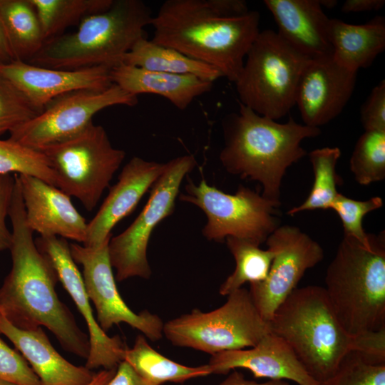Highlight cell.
<instances>
[{
	"instance_id": "cell-1",
	"label": "cell",
	"mask_w": 385,
	"mask_h": 385,
	"mask_svg": "<svg viewBox=\"0 0 385 385\" xmlns=\"http://www.w3.org/2000/svg\"><path fill=\"white\" fill-rule=\"evenodd\" d=\"M14 178L9 212L12 227L9 249L11 269L0 287V313L21 329L47 328L65 351L86 359L90 352L89 337L58 297L57 274L36 245L34 232L26 220L19 175L15 174Z\"/></svg>"
},
{
	"instance_id": "cell-2",
	"label": "cell",
	"mask_w": 385,
	"mask_h": 385,
	"mask_svg": "<svg viewBox=\"0 0 385 385\" xmlns=\"http://www.w3.org/2000/svg\"><path fill=\"white\" fill-rule=\"evenodd\" d=\"M260 14L219 12L211 0H166L153 16L151 41L217 68L235 82L258 34Z\"/></svg>"
},
{
	"instance_id": "cell-3",
	"label": "cell",
	"mask_w": 385,
	"mask_h": 385,
	"mask_svg": "<svg viewBox=\"0 0 385 385\" xmlns=\"http://www.w3.org/2000/svg\"><path fill=\"white\" fill-rule=\"evenodd\" d=\"M225 146L220 159L226 170L259 182L262 195L280 205V188L287 168L307 155L302 141L321 133L289 118L285 123L257 114L239 103L223 123Z\"/></svg>"
},
{
	"instance_id": "cell-4",
	"label": "cell",
	"mask_w": 385,
	"mask_h": 385,
	"mask_svg": "<svg viewBox=\"0 0 385 385\" xmlns=\"http://www.w3.org/2000/svg\"><path fill=\"white\" fill-rule=\"evenodd\" d=\"M152 17L150 9L141 0H114L106 11L83 19L75 32L45 42L25 62L62 70L113 67L145 37V27L150 25Z\"/></svg>"
},
{
	"instance_id": "cell-5",
	"label": "cell",
	"mask_w": 385,
	"mask_h": 385,
	"mask_svg": "<svg viewBox=\"0 0 385 385\" xmlns=\"http://www.w3.org/2000/svg\"><path fill=\"white\" fill-rule=\"evenodd\" d=\"M327 298L346 332L355 336L385 328V236L369 246L344 237L327 270Z\"/></svg>"
},
{
	"instance_id": "cell-6",
	"label": "cell",
	"mask_w": 385,
	"mask_h": 385,
	"mask_svg": "<svg viewBox=\"0 0 385 385\" xmlns=\"http://www.w3.org/2000/svg\"><path fill=\"white\" fill-rule=\"evenodd\" d=\"M270 332L284 340L320 385L354 351V337L343 328L322 287L296 288L277 307Z\"/></svg>"
},
{
	"instance_id": "cell-7",
	"label": "cell",
	"mask_w": 385,
	"mask_h": 385,
	"mask_svg": "<svg viewBox=\"0 0 385 385\" xmlns=\"http://www.w3.org/2000/svg\"><path fill=\"white\" fill-rule=\"evenodd\" d=\"M311 60L276 31H260L235 83L239 103L274 120L295 106L301 76Z\"/></svg>"
},
{
	"instance_id": "cell-8",
	"label": "cell",
	"mask_w": 385,
	"mask_h": 385,
	"mask_svg": "<svg viewBox=\"0 0 385 385\" xmlns=\"http://www.w3.org/2000/svg\"><path fill=\"white\" fill-rule=\"evenodd\" d=\"M270 332L269 322L243 287L228 294L221 307L207 312L195 309L168 320L163 329V336L174 346L211 355L252 347Z\"/></svg>"
},
{
	"instance_id": "cell-9",
	"label": "cell",
	"mask_w": 385,
	"mask_h": 385,
	"mask_svg": "<svg viewBox=\"0 0 385 385\" xmlns=\"http://www.w3.org/2000/svg\"><path fill=\"white\" fill-rule=\"evenodd\" d=\"M40 150L54 171L56 187L88 211L96 206L125 156L112 146L103 127L93 123L73 138Z\"/></svg>"
},
{
	"instance_id": "cell-10",
	"label": "cell",
	"mask_w": 385,
	"mask_h": 385,
	"mask_svg": "<svg viewBox=\"0 0 385 385\" xmlns=\"http://www.w3.org/2000/svg\"><path fill=\"white\" fill-rule=\"evenodd\" d=\"M180 200L200 207L207 222L202 229L209 240L223 242L227 237L260 246L279 227L277 203L240 185L234 195L209 185L205 180L195 184L190 179Z\"/></svg>"
},
{
	"instance_id": "cell-11",
	"label": "cell",
	"mask_w": 385,
	"mask_h": 385,
	"mask_svg": "<svg viewBox=\"0 0 385 385\" xmlns=\"http://www.w3.org/2000/svg\"><path fill=\"white\" fill-rule=\"evenodd\" d=\"M195 165V158L188 155L166 163L164 171L150 188L148 200L139 215L125 230L111 238L108 256L118 282L133 277L150 278L151 269L147 249L152 232L174 211L180 185Z\"/></svg>"
},
{
	"instance_id": "cell-12",
	"label": "cell",
	"mask_w": 385,
	"mask_h": 385,
	"mask_svg": "<svg viewBox=\"0 0 385 385\" xmlns=\"http://www.w3.org/2000/svg\"><path fill=\"white\" fill-rule=\"evenodd\" d=\"M137 103L138 96L115 83L102 91L68 92L53 99L40 114L10 132L9 138L40 150L76 136L93 123L96 113L106 108Z\"/></svg>"
},
{
	"instance_id": "cell-13",
	"label": "cell",
	"mask_w": 385,
	"mask_h": 385,
	"mask_svg": "<svg viewBox=\"0 0 385 385\" xmlns=\"http://www.w3.org/2000/svg\"><path fill=\"white\" fill-rule=\"evenodd\" d=\"M274 257L267 278L252 284L250 293L262 318L270 322L277 307L297 288L309 269L324 257L321 245L299 228L279 226L266 240Z\"/></svg>"
},
{
	"instance_id": "cell-14",
	"label": "cell",
	"mask_w": 385,
	"mask_h": 385,
	"mask_svg": "<svg viewBox=\"0 0 385 385\" xmlns=\"http://www.w3.org/2000/svg\"><path fill=\"white\" fill-rule=\"evenodd\" d=\"M110 240L96 247L69 244L73 260L83 267L85 289L95 306L97 322L105 332L114 325L125 323L152 342H157L163 336L164 323L159 316L148 310L133 312L122 299L109 260Z\"/></svg>"
},
{
	"instance_id": "cell-15",
	"label": "cell",
	"mask_w": 385,
	"mask_h": 385,
	"mask_svg": "<svg viewBox=\"0 0 385 385\" xmlns=\"http://www.w3.org/2000/svg\"><path fill=\"white\" fill-rule=\"evenodd\" d=\"M38 249L52 264L60 281L83 317L88 331L90 352L85 366L90 370L102 367L116 369L124 360L128 349L119 335L108 336L99 326L93 313L82 274L73 260L66 239L55 235L35 240Z\"/></svg>"
},
{
	"instance_id": "cell-16",
	"label": "cell",
	"mask_w": 385,
	"mask_h": 385,
	"mask_svg": "<svg viewBox=\"0 0 385 385\" xmlns=\"http://www.w3.org/2000/svg\"><path fill=\"white\" fill-rule=\"evenodd\" d=\"M356 73L333 57L311 60L301 76L295 99L303 124L319 128L339 115L354 92Z\"/></svg>"
},
{
	"instance_id": "cell-17",
	"label": "cell",
	"mask_w": 385,
	"mask_h": 385,
	"mask_svg": "<svg viewBox=\"0 0 385 385\" xmlns=\"http://www.w3.org/2000/svg\"><path fill=\"white\" fill-rule=\"evenodd\" d=\"M111 68L96 66L62 70L14 61L0 63V73L13 83L30 103L42 112L50 101L64 93L82 89H107L113 84Z\"/></svg>"
},
{
	"instance_id": "cell-18",
	"label": "cell",
	"mask_w": 385,
	"mask_h": 385,
	"mask_svg": "<svg viewBox=\"0 0 385 385\" xmlns=\"http://www.w3.org/2000/svg\"><path fill=\"white\" fill-rule=\"evenodd\" d=\"M211 373L227 374L245 369L255 378L292 381L297 385H320L305 370L288 344L271 332L254 346L211 355Z\"/></svg>"
},
{
	"instance_id": "cell-19",
	"label": "cell",
	"mask_w": 385,
	"mask_h": 385,
	"mask_svg": "<svg viewBox=\"0 0 385 385\" xmlns=\"http://www.w3.org/2000/svg\"><path fill=\"white\" fill-rule=\"evenodd\" d=\"M26 220L41 236L55 235L85 242L87 223L71 197L38 178L19 175Z\"/></svg>"
},
{
	"instance_id": "cell-20",
	"label": "cell",
	"mask_w": 385,
	"mask_h": 385,
	"mask_svg": "<svg viewBox=\"0 0 385 385\" xmlns=\"http://www.w3.org/2000/svg\"><path fill=\"white\" fill-rule=\"evenodd\" d=\"M166 163L147 161L133 157L123 167L118 182L110 188L95 217L87 225L83 245L96 247L111 238L115 225L136 207L145 193L152 188L165 168Z\"/></svg>"
},
{
	"instance_id": "cell-21",
	"label": "cell",
	"mask_w": 385,
	"mask_h": 385,
	"mask_svg": "<svg viewBox=\"0 0 385 385\" xmlns=\"http://www.w3.org/2000/svg\"><path fill=\"white\" fill-rule=\"evenodd\" d=\"M277 25L278 35L309 60L333 57L330 19L318 0H265Z\"/></svg>"
},
{
	"instance_id": "cell-22",
	"label": "cell",
	"mask_w": 385,
	"mask_h": 385,
	"mask_svg": "<svg viewBox=\"0 0 385 385\" xmlns=\"http://www.w3.org/2000/svg\"><path fill=\"white\" fill-rule=\"evenodd\" d=\"M0 334L20 351L41 385H88L95 373L63 357L52 346L42 327L24 330L14 326L0 313Z\"/></svg>"
},
{
	"instance_id": "cell-23",
	"label": "cell",
	"mask_w": 385,
	"mask_h": 385,
	"mask_svg": "<svg viewBox=\"0 0 385 385\" xmlns=\"http://www.w3.org/2000/svg\"><path fill=\"white\" fill-rule=\"evenodd\" d=\"M110 76L113 83L130 94L158 95L180 110H185L197 96L209 92L213 83L195 76L149 71L122 63L111 68Z\"/></svg>"
},
{
	"instance_id": "cell-24",
	"label": "cell",
	"mask_w": 385,
	"mask_h": 385,
	"mask_svg": "<svg viewBox=\"0 0 385 385\" xmlns=\"http://www.w3.org/2000/svg\"><path fill=\"white\" fill-rule=\"evenodd\" d=\"M329 36L333 59L340 66L357 72L359 68L369 66L384 50V19L377 16L365 24H351L330 19Z\"/></svg>"
},
{
	"instance_id": "cell-25",
	"label": "cell",
	"mask_w": 385,
	"mask_h": 385,
	"mask_svg": "<svg viewBox=\"0 0 385 385\" xmlns=\"http://www.w3.org/2000/svg\"><path fill=\"white\" fill-rule=\"evenodd\" d=\"M120 63L149 71L195 76L212 83L223 77L217 68L191 58L177 50L155 43L145 37L138 40L122 56Z\"/></svg>"
},
{
	"instance_id": "cell-26",
	"label": "cell",
	"mask_w": 385,
	"mask_h": 385,
	"mask_svg": "<svg viewBox=\"0 0 385 385\" xmlns=\"http://www.w3.org/2000/svg\"><path fill=\"white\" fill-rule=\"evenodd\" d=\"M124 360L149 385L183 383L212 374L208 364L188 366L162 355L149 344L143 334L138 335L133 346L127 349Z\"/></svg>"
},
{
	"instance_id": "cell-27",
	"label": "cell",
	"mask_w": 385,
	"mask_h": 385,
	"mask_svg": "<svg viewBox=\"0 0 385 385\" xmlns=\"http://www.w3.org/2000/svg\"><path fill=\"white\" fill-rule=\"evenodd\" d=\"M0 19L16 61H28L45 43L30 0H0Z\"/></svg>"
},
{
	"instance_id": "cell-28",
	"label": "cell",
	"mask_w": 385,
	"mask_h": 385,
	"mask_svg": "<svg viewBox=\"0 0 385 385\" xmlns=\"http://www.w3.org/2000/svg\"><path fill=\"white\" fill-rule=\"evenodd\" d=\"M34 5L45 42L88 16L106 11L114 0H30Z\"/></svg>"
},
{
	"instance_id": "cell-29",
	"label": "cell",
	"mask_w": 385,
	"mask_h": 385,
	"mask_svg": "<svg viewBox=\"0 0 385 385\" xmlns=\"http://www.w3.org/2000/svg\"><path fill=\"white\" fill-rule=\"evenodd\" d=\"M225 240L236 266L220 285L219 293L227 296L247 282L252 284L263 282L268 275L274 251L269 248L262 250L254 243L237 237H227Z\"/></svg>"
},
{
	"instance_id": "cell-30",
	"label": "cell",
	"mask_w": 385,
	"mask_h": 385,
	"mask_svg": "<svg viewBox=\"0 0 385 385\" xmlns=\"http://www.w3.org/2000/svg\"><path fill=\"white\" fill-rule=\"evenodd\" d=\"M341 156L337 147H325L311 151L309 160L314 173V183L307 199L299 205L289 210L287 215L315 210H329L337 195L340 180L336 165Z\"/></svg>"
},
{
	"instance_id": "cell-31",
	"label": "cell",
	"mask_w": 385,
	"mask_h": 385,
	"mask_svg": "<svg viewBox=\"0 0 385 385\" xmlns=\"http://www.w3.org/2000/svg\"><path fill=\"white\" fill-rule=\"evenodd\" d=\"M12 172L38 178L56 187L54 171L42 151L10 138L0 139V174Z\"/></svg>"
},
{
	"instance_id": "cell-32",
	"label": "cell",
	"mask_w": 385,
	"mask_h": 385,
	"mask_svg": "<svg viewBox=\"0 0 385 385\" xmlns=\"http://www.w3.org/2000/svg\"><path fill=\"white\" fill-rule=\"evenodd\" d=\"M350 170L362 185L385 178V131L367 130L359 137L350 158Z\"/></svg>"
},
{
	"instance_id": "cell-33",
	"label": "cell",
	"mask_w": 385,
	"mask_h": 385,
	"mask_svg": "<svg viewBox=\"0 0 385 385\" xmlns=\"http://www.w3.org/2000/svg\"><path fill=\"white\" fill-rule=\"evenodd\" d=\"M383 205L380 197L356 200L339 192L330 210L339 215L344 229V237H351L364 246H369L371 235L365 232L362 221L365 215Z\"/></svg>"
},
{
	"instance_id": "cell-34",
	"label": "cell",
	"mask_w": 385,
	"mask_h": 385,
	"mask_svg": "<svg viewBox=\"0 0 385 385\" xmlns=\"http://www.w3.org/2000/svg\"><path fill=\"white\" fill-rule=\"evenodd\" d=\"M41 113L13 83L0 73V135L11 132Z\"/></svg>"
},
{
	"instance_id": "cell-35",
	"label": "cell",
	"mask_w": 385,
	"mask_h": 385,
	"mask_svg": "<svg viewBox=\"0 0 385 385\" xmlns=\"http://www.w3.org/2000/svg\"><path fill=\"white\" fill-rule=\"evenodd\" d=\"M321 385H385V364H372L350 352L335 374Z\"/></svg>"
},
{
	"instance_id": "cell-36",
	"label": "cell",
	"mask_w": 385,
	"mask_h": 385,
	"mask_svg": "<svg viewBox=\"0 0 385 385\" xmlns=\"http://www.w3.org/2000/svg\"><path fill=\"white\" fill-rule=\"evenodd\" d=\"M0 380L16 385H41L24 357L1 338Z\"/></svg>"
},
{
	"instance_id": "cell-37",
	"label": "cell",
	"mask_w": 385,
	"mask_h": 385,
	"mask_svg": "<svg viewBox=\"0 0 385 385\" xmlns=\"http://www.w3.org/2000/svg\"><path fill=\"white\" fill-rule=\"evenodd\" d=\"M362 125L367 130L385 131V81L375 86L361 108Z\"/></svg>"
},
{
	"instance_id": "cell-38",
	"label": "cell",
	"mask_w": 385,
	"mask_h": 385,
	"mask_svg": "<svg viewBox=\"0 0 385 385\" xmlns=\"http://www.w3.org/2000/svg\"><path fill=\"white\" fill-rule=\"evenodd\" d=\"M354 337V351L372 364H385V328Z\"/></svg>"
},
{
	"instance_id": "cell-39",
	"label": "cell",
	"mask_w": 385,
	"mask_h": 385,
	"mask_svg": "<svg viewBox=\"0 0 385 385\" xmlns=\"http://www.w3.org/2000/svg\"><path fill=\"white\" fill-rule=\"evenodd\" d=\"M15 185L14 175L0 174V251L9 250L11 242V232L6 224V218L12 201Z\"/></svg>"
},
{
	"instance_id": "cell-40",
	"label": "cell",
	"mask_w": 385,
	"mask_h": 385,
	"mask_svg": "<svg viewBox=\"0 0 385 385\" xmlns=\"http://www.w3.org/2000/svg\"><path fill=\"white\" fill-rule=\"evenodd\" d=\"M106 385H149L125 360L116 368L115 373Z\"/></svg>"
},
{
	"instance_id": "cell-41",
	"label": "cell",
	"mask_w": 385,
	"mask_h": 385,
	"mask_svg": "<svg viewBox=\"0 0 385 385\" xmlns=\"http://www.w3.org/2000/svg\"><path fill=\"white\" fill-rule=\"evenodd\" d=\"M385 4L384 0H346L342 5L344 13L379 10Z\"/></svg>"
},
{
	"instance_id": "cell-42",
	"label": "cell",
	"mask_w": 385,
	"mask_h": 385,
	"mask_svg": "<svg viewBox=\"0 0 385 385\" xmlns=\"http://www.w3.org/2000/svg\"><path fill=\"white\" fill-rule=\"evenodd\" d=\"M220 385H289L284 380H270L266 382L258 383L255 381L247 379L244 374L237 370H233Z\"/></svg>"
},
{
	"instance_id": "cell-43",
	"label": "cell",
	"mask_w": 385,
	"mask_h": 385,
	"mask_svg": "<svg viewBox=\"0 0 385 385\" xmlns=\"http://www.w3.org/2000/svg\"><path fill=\"white\" fill-rule=\"evenodd\" d=\"M14 61L16 60L0 19V63H9Z\"/></svg>"
},
{
	"instance_id": "cell-44",
	"label": "cell",
	"mask_w": 385,
	"mask_h": 385,
	"mask_svg": "<svg viewBox=\"0 0 385 385\" xmlns=\"http://www.w3.org/2000/svg\"><path fill=\"white\" fill-rule=\"evenodd\" d=\"M116 369H103L95 374L92 381L88 385H106L115 373Z\"/></svg>"
},
{
	"instance_id": "cell-45",
	"label": "cell",
	"mask_w": 385,
	"mask_h": 385,
	"mask_svg": "<svg viewBox=\"0 0 385 385\" xmlns=\"http://www.w3.org/2000/svg\"><path fill=\"white\" fill-rule=\"evenodd\" d=\"M318 1L322 7H326L327 9H332L337 4V1L336 0H318Z\"/></svg>"
},
{
	"instance_id": "cell-46",
	"label": "cell",
	"mask_w": 385,
	"mask_h": 385,
	"mask_svg": "<svg viewBox=\"0 0 385 385\" xmlns=\"http://www.w3.org/2000/svg\"><path fill=\"white\" fill-rule=\"evenodd\" d=\"M0 385H16V384H11L10 382H7L3 380H0Z\"/></svg>"
}]
</instances>
